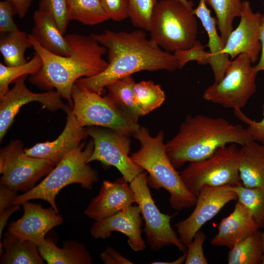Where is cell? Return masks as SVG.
<instances>
[{
	"instance_id": "cell-1",
	"label": "cell",
	"mask_w": 264,
	"mask_h": 264,
	"mask_svg": "<svg viewBox=\"0 0 264 264\" xmlns=\"http://www.w3.org/2000/svg\"><path fill=\"white\" fill-rule=\"evenodd\" d=\"M91 35L107 48L109 65L100 73L80 78L76 84L99 94H103L110 84L138 72L179 69V62L174 54L163 50L148 39L144 30H106Z\"/></svg>"
},
{
	"instance_id": "cell-2",
	"label": "cell",
	"mask_w": 264,
	"mask_h": 264,
	"mask_svg": "<svg viewBox=\"0 0 264 264\" xmlns=\"http://www.w3.org/2000/svg\"><path fill=\"white\" fill-rule=\"evenodd\" d=\"M32 46L42 61L40 69L30 75L29 81L42 89L56 91L66 99L72 108L71 91L80 78L96 75L108 66L103 58L107 48L91 35L69 34L66 36L72 50L71 55L60 56L44 49L32 36L28 34Z\"/></svg>"
},
{
	"instance_id": "cell-3",
	"label": "cell",
	"mask_w": 264,
	"mask_h": 264,
	"mask_svg": "<svg viewBox=\"0 0 264 264\" xmlns=\"http://www.w3.org/2000/svg\"><path fill=\"white\" fill-rule=\"evenodd\" d=\"M252 140L246 128L222 117L188 115L165 145L171 162L178 169L186 162L206 158L228 144L242 146Z\"/></svg>"
},
{
	"instance_id": "cell-4",
	"label": "cell",
	"mask_w": 264,
	"mask_h": 264,
	"mask_svg": "<svg viewBox=\"0 0 264 264\" xmlns=\"http://www.w3.org/2000/svg\"><path fill=\"white\" fill-rule=\"evenodd\" d=\"M140 143V148L130 156L132 160L146 171L150 187L165 189L170 194L169 202L175 210L195 205L197 197L186 187L171 162L164 142V133L160 131L152 136L147 128L140 126L133 135Z\"/></svg>"
},
{
	"instance_id": "cell-5",
	"label": "cell",
	"mask_w": 264,
	"mask_h": 264,
	"mask_svg": "<svg viewBox=\"0 0 264 264\" xmlns=\"http://www.w3.org/2000/svg\"><path fill=\"white\" fill-rule=\"evenodd\" d=\"M85 144V142L81 143L65 155L40 183L24 193L17 195L12 204L21 205L26 201L42 199L49 203L59 213L56 197L65 187L78 183L83 188L92 189L98 180L97 171L88 163L94 144L92 140L86 146Z\"/></svg>"
},
{
	"instance_id": "cell-6",
	"label": "cell",
	"mask_w": 264,
	"mask_h": 264,
	"mask_svg": "<svg viewBox=\"0 0 264 264\" xmlns=\"http://www.w3.org/2000/svg\"><path fill=\"white\" fill-rule=\"evenodd\" d=\"M193 10L178 0L157 1L151 19L150 39L170 52L191 47L198 33Z\"/></svg>"
},
{
	"instance_id": "cell-7",
	"label": "cell",
	"mask_w": 264,
	"mask_h": 264,
	"mask_svg": "<svg viewBox=\"0 0 264 264\" xmlns=\"http://www.w3.org/2000/svg\"><path fill=\"white\" fill-rule=\"evenodd\" d=\"M71 98L72 112L83 127L108 128L130 137L134 135L140 126L107 96L102 97L76 83L72 89Z\"/></svg>"
},
{
	"instance_id": "cell-8",
	"label": "cell",
	"mask_w": 264,
	"mask_h": 264,
	"mask_svg": "<svg viewBox=\"0 0 264 264\" xmlns=\"http://www.w3.org/2000/svg\"><path fill=\"white\" fill-rule=\"evenodd\" d=\"M239 165V149L232 143L206 158L190 162L179 174L187 189L197 197L204 186L242 185Z\"/></svg>"
},
{
	"instance_id": "cell-9",
	"label": "cell",
	"mask_w": 264,
	"mask_h": 264,
	"mask_svg": "<svg viewBox=\"0 0 264 264\" xmlns=\"http://www.w3.org/2000/svg\"><path fill=\"white\" fill-rule=\"evenodd\" d=\"M251 64L247 54L237 56L230 61L222 79L206 88L202 98L225 108L241 110L256 90L257 72Z\"/></svg>"
},
{
	"instance_id": "cell-10",
	"label": "cell",
	"mask_w": 264,
	"mask_h": 264,
	"mask_svg": "<svg viewBox=\"0 0 264 264\" xmlns=\"http://www.w3.org/2000/svg\"><path fill=\"white\" fill-rule=\"evenodd\" d=\"M55 166L49 160L26 154L22 143L13 140L0 150V184L16 191L26 192Z\"/></svg>"
},
{
	"instance_id": "cell-11",
	"label": "cell",
	"mask_w": 264,
	"mask_h": 264,
	"mask_svg": "<svg viewBox=\"0 0 264 264\" xmlns=\"http://www.w3.org/2000/svg\"><path fill=\"white\" fill-rule=\"evenodd\" d=\"M147 176V172H143L129 183L145 221L143 231L147 243L154 251L172 244L183 253L186 252V245L171 226L173 216L162 213L155 204L148 186Z\"/></svg>"
},
{
	"instance_id": "cell-12",
	"label": "cell",
	"mask_w": 264,
	"mask_h": 264,
	"mask_svg": "<svg viewBox=\"0 0 264 264\" xmlns=\"http://www.w3.org/2000/svg\"><path fill=\"white\" fill-rule=\"evenodd\" d=\"M93 142V150L88 163L97 160L107 166L115 167L129 182L144 171L129 155V137L106 128L90 126L86 128Z\"/></svg>"
},
{
	"instance_id": "cell-13",
	"label": "cell",
	"mask_w": 264,
	"mask_h": 264,
	"mask_svg": "<svg viewBox=\"0 0 264 264\" xmlns=\"http://www.w3.org/2000/svg\"><path fill=\"white\" fill-rule=\"evenodd\" d=\"M232 186H204L201 188L193 212L175 225L182 243L187 245L205 223L216 216L227 203L237 199Z\"/></svg>"
},
{
	"instance_id": "cell-14",
	"label": "cell",
	"mask_w": 264,
	"mask_h": 264,
	"mask_svg": "<svg viewBox=\"0 0 264 264\" xmlns=\"http://www.w3.org/2000/svg\"><path fill=\"white\" fill-rule=\"evenodd\" d=\"M27 75L14 81V86L0 99V140L1 141L14 122L21 108L31 102H38L43 109L53 111L62 109L67 112L71 108L62 101L57 91L34 93L26 87L25 80Z\"/></svg>"
},
{
	"instance_id": "cell-15",
	"label": "cell",
	"mask_w": 264,
	"mask_h": 264,
	"mask_svg": "<svg viewBox=\"0 0 264 264\" xmlns=\"http://www.w3.org/2000/svg\"><path fill=\"white\" fill-rule=\"evenodd\" d=\"M240 23L229 35L224 52L231 59L245 53L252 63L257 62L262 49L261 33L263 14L253 12L249 2L242 1Z\"/></svg>"
},
{
	"instance_id": "cell-16",
	"label": "cell",
	"mask_w": 264,
	"mask_h": 264,
	"mask_svg": "<svg viewBox=\"0 0 264 264\" xmlns=\"http://www.w3.org/2000/svg\"><path fill=\"white\" fill-rule=\"evenodd\" d=\"M22 216L8 225V231L22 240L37 245L45 240V236L63 222L62 217L52 207L44 208L41 204L26 201L22 204Z\"/></svg>"
},
{
	"instance_id": "cell-17",
	"label": "cell",
	"mask_w": 264,
	"mask_h": 264,
	"mask_svg": "<svg viewBox=\"0 0 264 264\" xmlns=\"http://www.w3.org/2000/svg\"><path fill=\"white\" fill-rule=\"evenodd\" d=\"M141 215L138 205H131L112 216L94 221L90 233L95 239H104L109 237L112 232H121L127 237L128 243L133 251H143L146 244L141 236Z\"/></svg>"
},
{
	"instance_id": "cell-18",
	"label": "cell",
	"mask_w": 264,
	"mask_h": 264,
	"mask_svg": "<svg viewBox=\"0 0 264 264\" xmlns=\"http://www.w3.org/2000/svg\"><path fill=\"white\" fill-rule=\"evenodd\" d=\"M128 183L123 176L114 181L104 180L98 194L89 203L85 214L94 221H99L136 203Z\"/></svg>"
},
{
	"instance_id": "cell-19",
	"label": "cell",
	"mask_w": 264,
	"mask_h": 264,
	"mask_svg": "<svg viewBox=\"0 0 264 264\" xmlns=\"http://www.w3.org/2000/svg\"><path fill=\"white\" fill-rule=\"evenodd\" d=\"M66 113V126L57 139L38 143L31 148L24 149L25 154L30 156L49 160L56 165L65 155L78 147L88 136L86 128L79 124L71 109Z\"/></svg>"
},
{
	"instance_id": "cell-20",
	"label": "cell",
	"mask_w": 264,
	"mask_h": 264,
	"mask_svg": "<svg viewBox=\"0 0 264 264\" xmlns=\"http://www.w3.org/2000/svg\"><path fill=\"white\" fill-rule=\"evenodd\" d=\"M218 229V232L211 241V244L230 249L259 230L250 211L238 201L233 212L221 220Z\"/></svg>"
},
{
	"instance_id": "cell-21",
	"label": "cell",
	"mask_w": 264,
	"mask_h": 264,
	"mask_svg": "<svg viewBox=\"0 0 264 264\" xmlns=\"http://www.w3.org/2000/svg\"><path fill=\"white\" fill-rule=\"evenodd\" d=\"M193 12L200 21L208 36L207 46L209 48L211 58L209 62L214 75L215 83L224 77L230 61L229 56L224 52V45L217 32L215 19L211 16L205 0H199Z\"/></svg>"
},
{
	"instance_id": "cell-22",
	"label": "cell",
	"mask_w": 264,
	"mask_h": 264,
	"mask_svg": "<svg viewBox=\"0 0 264 264\" xmlns=\"http://www.w3.org/2000/svg\"><path fill=\"white\" fill-rule=\"evenodd\" d=\"M33 18L34 26L31 34L44 49L60 56L71 55L69 43L50 14L38 9Z\"/></svg>"
},
{
	"instance_id": "cell-23",
	"label": "cell",
	"mask_w": 264,
	"mask_h": 264,
	"mask_svg": "<svg viewBox=\"0 0 264 264\" xmlns=\"http://www.w3.org/2000/svg\"><path fill=\"white\" fill-rule=\"evenodd\" d=\"M239 168L243 186L264 188V142L253 140L242 146Z\"/></svg>"
},
{
	"instance_id": "cell-24",
	"label": "cell",
	"mask_w": 264,
	"mask_h": 264,
	"mask_svg": "<svg viewBox=\"0 0 264 264\" xmlns=\"http://www.w3.org/2000/svg\"><path fill=\"white\" fill-rule=\"evenodd\" d=\"M38 248L42 258L48 264H92V258L86 246L75 241L66 242L60 248L51 239H47L38 245Z\"/></svg>"
},
{
	"instance_id": "cell-25",
	"label": "cell",
	"mask_w": 264,
	"mask_h": 264,
	"mask_svg": "<svg viewBox=\"0 0 264 264\" xmlns=\"http://www.w3.org/2000/svg\"><path fill=\"white\" fill-rule=\"evenodd\" d=\"M2 250L1 264H44L36 243L22 240L8 231L0 242V253Z\"/></svg>"
},
{
	"instance_id": "cell-26",
	"label": "cell",
	"mask_w": 264,
	"mask_h": 264,
	"mask_svg": "<svg viewBox=\"0 0 264 264\" xmlns=\"http://www.w3.org/2000/svg\"><path fill=\"white\" fill-rule=\"evenodd\" d=\"M135 81L132 75L119 79L108 85L106 95L127 115L138 122L142 116L136 104L133 85Z\"/></svg>"
},
{
	"instance_id": "cell-27",
	"label": "cell",
	"mask_w": 264,
	"mask_h": 264,
	"mask_svg": "<svg viewBox=\"0 0 264 264\" xmlns=\"http://www.w3.org/2000/svg\"><path fill=\"white\" fill-rule=\"evenodd\" d=\"M32 47L29 36L18 30L7 33L0 39V51L5 65L18 66L26 63L25 57L27 48Z\"/></svg>"
},
{
	"instance_id": "cell-28",
	"label": "cell",
	"mask_w": 264,
	"mask_h": 264,
	"mask_svg": "<svg viewBox=\"0 0 264 264\" xmlns=\"http://www.w3.org/2000/svg\"><path fill=\"white\" fill-rule=\"evenodd\" d=\"M260 230L250 235L230 249L228 264H261L263 258Z\"/></svg>"
},
{
	"instance_id": "cell-29",
	"label": "cell",
	"mask_w": 264,
	"mask_h": 264,
	"mask_svg": "<svg viewBox=\"0 0 264 264\" xmlns=\"http://www.w3.org/2000/svg\"><path fill=\"white\" fill-rule=\"evenodd\" d=\"M206 4L214 10L217 17V23L220 33L223 44L233 31V22L240 17L242 1L241 0H205Z\"/></svg>"
},
{
	"instance_id": "cell-30",
	"label": "cell",
	"mask_w": 264,
	"mask_h": 264,
	"mask_svg": "<svg viewBox=\"0 0 264 264\" xmlns=\"http://www.w3.org/2000/svg\"><path fill=\"white\" fill-rule=\"evenodd\" d=\"M67 2L70 21L91 26L109 20L100 0H67Z\"/></svg>"
},
{
	"instance_id": "cell-31",
	"label": "cell",
	"mask_w": 264,
	"mask_h": 264,
	"mask_svg": "<svg viewBox=\"0 0 264 264\" xmlns=\"http://www.w3.org/2000/svg\"><path fill=\"white\" fill-rule=\"evenodd\" d=\"M133 92L136 104L142 116L160 107L166 99L161 86L152 81L135 83Z\"/></svg>"
},
{
	"instance_id": "cell-32",
	"label": "cell",
	"mask_w": 264,
	"mask_h": 264,
	"mask_svg": "<svg viewBox=\"0 0 264 264\" xmlns=\"http://www.w3.org/2000/svg\"><path fill=\"white\" fill-rule=\"evenodd\" d=\"M231 188L236 193L238 201L250 211L259 229H264V188L243 185L232 186Z\"/></svg>"
},
{
	"instance_id": "cell-33",
	"label": "cell",
	"mask_w": 264,
	"mask_h": 264,
	"mask_svg": "<svg viewBox=\"0 0 264 264\" xmlns=\"http://www.w3.org/2000/svg\"><path fill=\"white\" fill-rule=\"evenodd\" d=\"M42 61L35 53L26 63L18 66H10L0 63V99L9 90V85L17 78L24 76L33 75L41 68Z\"/></svg>"
},
{
	"instance_id": "cell-34",
	"label": "cell",
	"mask_w": 264,
	"mask_h": 264,
	"mask_svg": "<svg viewBox=\"0 0 264 264\" xmlns=\"http://www.w3.org/2000/svg\"><path fill=\"white\" fill-rule=\"evenodd\" d=\"M129 18L132 25L149 31L151 19L158 0H129Z\"/></svg>"
},
{
	"instance_id": "cell-35",
	"label": "cell",
	"mask_w": 264,
	"mask_h": 264,
	"mask_svg": "<svg viewBox=\"0 0 264 264\" xmlns=\"http://www.w3.org/2000/svg\"><path fill=\"white\" fill-rule=\"evenodd\" d=\"M38 10L50 14L64 35L70 21L67 0H40Z\"/></svg>"
},
{
	"instance_id": "cell-36",
	"label": "cell",
	"mask_w": 264,
	"mask_h": 264,
	"mask_svg": "<svg viewBox=\"0 0 264 264\" xmlns=\"http://www.w3.org/2000/svg\"><path fill=\"white\" fill-rule=\"evenodd\" d=\"M204 46L199 41H196L190 48L178 50L174 55L179 64V69L183 68L189 62L196 61L198 64L204 65L209 63L211 55L209 51L204 50Z\"/></svg>"
},
{
	"instance_id": "cell-37",
	"label": "cell",
	"mask_w": 264,
	"mask_h": 264,
	"mask_svg": "<svg viewBox=\"0 0 264 264\" xmlns=\"http://www.w3.org/2000/svg\"><path fill=\"white\" fill-rule=\"evenodd\" d=\"M205 234L200 230L196 234L192 241L187 244V256L185 264H207L203 249L206 239Z\"/></svg>"
},
{
	"instance_id": "cell-38",
	"label": "cell",
	"mask_w": 264,
	"mask_h": 264,
	"mask_svg": "<svg viewBox=\"0 0 264 264\" xmlns=\"http://www.w3.org/2000/svg\"><path fill=\"white\" fill-rule=\"evenodd\" d=\"M109 19L121 22L129 18V0H100Z\"/></svg>"
},
{
	"instance_id": "cell-39",
	"label": "cell",
	"mask_w": 264,
	"mask_h": 264,
	"mask_svg": "<svg viewBox=\"0 0 264 264\" xmlns=\"http://www.w3.org/2000/svg\"><path fill=\"white\" fill-rule=\"evenodd\" d=\"M17 14L13 3L8 0L0 1V32L7 34L18 29L13 16Z\"/></svg>"
},
{
	"instance_id": "cell-40",
	"label": "cell",
	"mask_w": 264,
	"mask_h": 264,
	"mask_svg": "<svg viewBox=\"0 0 264 264\" xmlns=\"http://www.w3.org/2000/svg\"><path fill=\"white\" fill-rule=\"evenodd\" d=\"M235 116L247 125L246 128L252 139L261 143L264 142V104L263 105V118L260 121L252 120L247 116L241 109H235Z\"/></svg>"
},
{
	"instance_id": "cell-41",
	"label": "cell",
	"mask_w": 264,
	"mask_h": 264,
	"mask_svg": "<svg viewBox=\"0 0 264 264\" xmlns=\"http://www.w3.org/2000/svg\"><path fill=\"white\" fill-rule=\"evenodd\" d=\"M100 259L105 264H132L114 248L107 247L99 255Z\"/></svg>"
},
{
	"instance_id": "cell-42",
	"label": "cell",
	"mask_w": 264,
	"mask_h": 264,
	"mask_svg": "<svg viewBox=\"0 0 264 264\" xmlns=\"http://www.w3.org/2000/svg\"><path fill=\"white\" fill-rule=\"evenodd\" d=\"M16 191L0 184V213L12 205L13 199L16 197Z\"/></svg>"
},
{
	"instance_id": "cell-43",
	"label": "cell",
	"mask_w": 264,
	"mask_h": 264,
	"mask_svg": "<svg viewBox=\"0 0 264 264\" xmlns=\"http://www.w3.org/2000/svg\"><path fill=\"white\" fill-rule=\"evenodd\" d=\"M15 6L17 14L21 19L26 15L31 5L34 0H8Z\"/></svg>"
},
{
	"instance_id": "cell-44",
	"label": "cell",
	"mask_w": 264,
	"mask_h": 264,
	"mask_svg": "<svg viewBox=\"0 0 264 264\" xmlns=\"http://www.w3.org/2000/svg\"><path fill=\"white\" fill-rule=\"evenodd\" d=\"M20 205L12 204L3 212L0 213V240H1V234L4 228L6 226L10 216L20 209Z\"/></svg>"
},
{
	"instance_id": "cell-45",
	"label": "cell",
	"mask_w": 264,
	"mask_h": 264,
	"mask_svg": "<svg viewBox=\"0 0 264 264\" xmlns=\"http://www.w3.org/2000/svg\"><path fill=\"white\" fill-rule=\"evenodd\" d=\"M261 42L262 44V53L260 60L257 65L254 66L255 71L264 70V13L263 14V22L261 33Z\"/></svg>"
},
{
	"instance_id": "cell-46",
	"label": "cell",
	"mask_w": 264,
	"mask_h": 264,
	"mask_svg": "<svg viewBox=\"0 0 264 264\" xmlns=\"http://www.w3.org/2000/svg\"><path fill=\"white\" fill-rule=\"evenodd\" d=\"M187 256V251L184 252L183 255L175 261L172 262L157 261L152 263V264H181L185 262Z\"/></svg>"
},
{
	"instance_id": "cell-47",
	"label": "cell",
	"mask_w": 264,
	"mask_h": 264,
	"mask_svg": "<svg viewBox=\"0 0 264 264\" xmlns=\"http://www.w3.org/2000/svg\"><path fill=\"white\" fill-rule=\"evenodd\" d=\"M179 0V1H180L181 2L183 3L184 4H185L186 6H187L189 8L193 9V2H192V0Z\"/></svg>"
},
{
	"instance_id": "cell-48",
	"label": "cell",
	"mask_w": 264,
	"mask_h": 264,
	"mask_svg": "<svg viewBox=\"0 0 264 264\" xmlns=\"http://www.w3.org/2000/svg\"><path fill=\"white\" fill-rule=\"evenodd\" d=\"M261 237H262V245H263V258L262 264H264V231H262Z\"/></svg>"
}]
</instances>
